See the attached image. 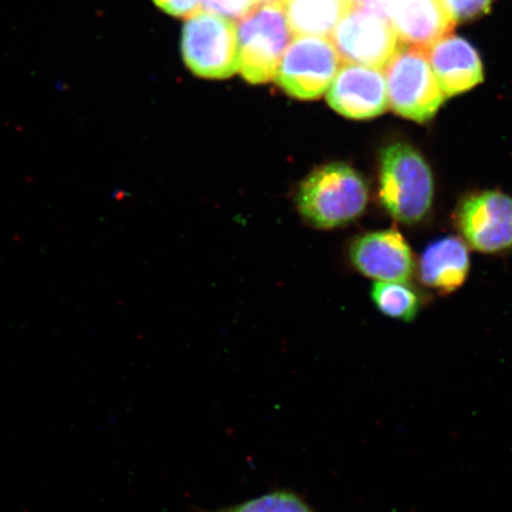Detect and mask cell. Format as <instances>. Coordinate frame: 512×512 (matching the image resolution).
Masks as SVG:
<instances>
[{"label":"cell","mask_w":512,"mask_h":512,"mask_svg":"<svg viewBox=\"0 0 512 512\" xmlns=\"http://www.w3.org/2000/svg\"><path fill=\"white\" fill-rule=\"evenodd\" d=\"M351 9V0H286L292 34L329 37Z\"/></svg>","instance_id":"cell-14"},{"label":"cell","mask_w":512,"mask_h":512,"mask_svg":"<svg viewBox=\"0 0 512 512\" xmlns=\"http://www.w3.org/2000/svg\"><path fill=\"white\" fill-rule=\"evenodd\" d=\"M202 512H316L294 492L280 490L232 505V507Z\"/></svg>","instance_id":"cell-16"},{"label":"cell","mask_w":512,"mask_h":512,"mask_svg":"<svg viewBox=\"0 0 512 512\" xmlns=\"http://www.w3.org/2000/svg\"><path fill=\"white\" fill-rule=\"evenodd\" d=\"M370 296L382 315L405 323L413 322L422 306L418 290L408 281H375Z\"/></svg>","instance_id":"cell-15"},{"label":"cell","mask_w":512,"mask_h":512,"mask_svg":"<svg viewBox=\"0 0 512 512\" xmlns=\"http://www.w3.org/2000/svg\"><path fill=\"white\" fill-rule=\"evenodd\" d=\"M236 34L242 78L253 85L274 79L292 35L285 5H256L239 19Z\"/></svg>","instance_id":"cell-3"},{"label":"cell","mask_w":512,"mask_h":512,"mask_svg":"<svg viewBox=\"0 0 512 512\" xmlns=\"http://www.w3.org/2000/svg\"><path fill=\"white\" fill-rule=\"evenodd\" d=\"M182 54L191 72L201 78H232L239 70L235 24L213 12L197 11L184 24Z\"/></svg>","instance_id":"cell-5"},{"label":"cell","mask_w":512,"mask_h":512,"mask_svg":"<svg viewBox=\"0 0 512 512\" xmlns=\"http://www.w3.org/2000/svg\"><path fill=\"white\" fill-rule=\"evenodd\" d=\"M326 99L332 110L343 117L373 119L388 107L386 79L380 68L345 63L332 81Z\"/></svg>","instance_id":"cell-9"},{"label":"cell","mask_w":512,"mask_h":512,"mask_svg":"<svg viewBox=\"0 0 512 512\" xmlns=\"http://www.w3.org/2000/svg\"><path fill=\"white\" fill-rule=\"evenodd\" d=\"M379 198L386 213L406 226L424 222L430 215L435 198L433 171L411 144L394 143L381 150Z\"/></svg>","instance_id":"cell-1"},{"label":"cell","mask_w":512,"mask_h":512,"mask_svg":"<svg viewBox=\"0 0 512 512\" xmlns=\"http://www.w3.org/2000/svg\"><path fill=\"white\" fill-rule=\"evenodd\" d=\"M427 51L445 98L469 92L483 82L482 60L476 48L464 38L448 35Z\"/></svg>","instance_id":"cell-11"},{"label":"cell","mask_w":512,"mask_h":512,"mask_svg":"<svg viewBox=\"0 0 512 512\" xmlns=\"http://www.w3.org/2000/svg\"><path fill=\"white\" fill-rule=\"evenodd\" d=\"M384 68L390 108L415 123L425 124L433 119L446 98L435 79L427 50L401 44Z\"/></svg>","instance_id":"cell-4"},{"label":"cell","mask_w":512,"mask_h":512,"mask_svg":"<svg viewBox=\"0 0 512 512\" xmlns=\"http://www.w3.org/2000/svg\"><path fill=\"white\" fill-rule=\"evenodd\" d=\"M258 3V0H202L201 8L232 21L245 17Z\"/></svg>","instance_id":"cell-18"},{"label":"cell","mask_w":512,"mask_h":512,"mask_svg":"<svg viewBox=\"0 0 512 512\" xmlns=\"http://www.w3.org/2000/svg\"><path fill=\"white\" fill-rule=\"evenodd\" d=\"M358 272L375 281H408L416 262L412 247L398 229L376 230L360 236L350 247Z\"/></svg>","instance_id":"cell-10"},{"label":"cell","mask_w":512,"mask_h":512,"mask_svg":"<svg viewBox=\"0 0 512 512\" xmlns=\"http://www.w3.org/2000/svg\"><path fill=\"white\" fill-rule=\"evenodd\" d=\"M454 23L473 21L489 14L492 0H441Z\"/></svg>","instance_id":"cell-17"},{"label":"cell","mask_w":512,"mask_h":512,"mask_svg":"<svg viewBox=\"0 0 512 512\" xmlns=\"http://www.w3.org/2000/svg\"><path fill=\"white\" fill-rule=\"evenodd\" d=\"M300 215L311 226L334 229L354 222L369 203L366 179L351 166L332 163L311 172L297 192Z\"/></svg>","instance_id":"cell-2"},{"label":"cell","mask_w":512,"mask_h":512,"mask_svg":"<svg viewBox=\"0 0 512 512\" xmlns=\"http://www.w3.org/2000/svg\"><path fill=\"white\" fill-rule=\"evenodd\" d=\"M351 10L381 18L392 24L393 0H351Z\"/></svg>","instance_id":"cell-19"},{"label":"cell","mask_w":512,"mask_h":512,"mask_svg":"<svg viewBox=\"0 0 512 512\" xmlns=\"http://www.w3.org/2000/svg\"><path fill=\"white\" fill-rule=\"evenodd\" d=\"M328 38L297 36L288 44L274 76L284 92L296 99L316 100L328 91L341 63Z\"/></svg>","instance_id":"cell-6"},{"label":"cell","mask_w":512,"mask_h":512,"mask_svg":"<svg viewBox=\"0 0 512 512\" xmlns=\"http://www.w3.org/2000/svg\"><path fill=\"white\" fill-rule=\"evenodd\" d=\"M454 25L441 0H393L392 27L405 46L428 50Z\"/></svg>","instance_id":"cell-12"},{"label":"cell","mask_w":512,"mask_h":512,"mask_svg":"<svg viewBox=\"0 0 512 512\" xmlns=\"http://www.w3.org/2000/svg\"><path fill=\"white\" fill-rule=\"evenodd\" d=\"M469 248L458 236L431 242L416 264L421 284L444 296L458 291L470 274Z\"/></svg>","instance_id":"cell-13"},{"label":"cell","mask_w":512,"mask_h":512,"mask_svg":"<svg viewBox=\"0 0 512 512\" xmlns=\"http://www.w3.org/2000/svg\"><path fill=\"white\" fill-rule=\"evenodd\" d=\"M160 9L175 17L188 18L202 6V0H153Z\"/></svg>","instance_id":"cell-20"},{"label":"cell","mask_w":512,"mask_h":512,"mask_svg":"<svg viewBox=\"0 0 512 512\" xmlns=\"http://www.w3.org/2000/svg\"><path fill=\"white\" fill-rule=\"evenodd\" d=\"M261 3H281L286 2V0H258Z\"/></svg>","instance_id":"cell-21"},{"label":"cell","mask_w":512,"mask_h":512,"mask_svg":"<svg viewBox=\"0 0 512 512\" xmlns=\"http://www.w3.org/2000/svg\"><path fill=\"white\" fill-rule=\"evenodd\" d=\"M332 43L344 62L382 68L399 47L392 24L349 10L332 32Z\"/></svg>","instance_id":"cell-8"},{"label":"cell","mask_w":512,"mask_h":512,"mask_svg":"<svg viewBox=\"0 0 512 512\" xmlns=\"http://www.w3.org/2000/svg\"><path fill=\"white\" fill-rule=\"evenodd\" d=\"M454 221L466 245L484 254L512 249V196L498 190L472 192L458 204Z\"/></svg>","instance_id":"cell-7"}]
</instances>
